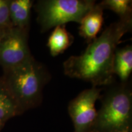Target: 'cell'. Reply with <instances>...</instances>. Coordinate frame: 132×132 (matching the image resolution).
<instances>
[{
  "instance_id": "5",
  "label": "cell",
  "mask_w": 132,
  "mask_h": 132,
  "mask_svg": "<svg viewBox=\"0 0 132 132\" xmlns=\"http://www.w3.org/2000/svg\"><path fill=\"white\" fill-rule=\"evenodd\" d=\"M28 29L13 27L0 39V65L3 70L21 65L32 57L28 45Z\"/></svg>"
},
{
  "instance_id": "6",
  "label": "cell",
  "mask_w": 132,
  "mask_h": 132,
  "mask_svg": "<svg viewBox=\"0 0 132 132\" xmlns=\"http://www.w3.org/2000/svg\"><path fill=\"white\" fill-rule=\"evenodd\" d=\"M100 89L93 86L84 90L69 103L68 111L74 132H90L97 115L95 104L100 98Z\"/></svg>"
},
{
  "instance_id": "1",
  "label": "cell",
  "mask_w": 132,
  "mask_h": 132,
  "mask_svg": "<svg viewBox=\"0 0 132 132\" xmlns=\"http://www.w3.org/2000/svg\"><path fill=\"white\" fill-rule=\"evenodd\" d=\"M131 26L132 19L112 23L89 44L82 54L72 56L64 62V73L70 78L89 82L94 87L111 84L117 46Z\"/></svg>"
},
{
  "instance_id": "11",
  "label": "cell",
  "mask_w": 132,
  "mask_h": 132,
  "mask_svg": "<svg viewBox=\"0 0 132 132\" xmlns=\"http://www.w3.org/2000/svg\"><path fill=\"white\" fill-rule=\"evenodd\" d=\"M21 114L14 97L0 77V123H4L14 116Z\"/></svg>"
},
{
  "instance_id": "16",
  "label": "cell",
  "mask_w": 132,
  "mask_h": 132,
  "mask_svg": "<svg viewBox=\"0 0 132 132\" xmlns=\"http://www.w3.org/2000/svg\"><path fill=\"white\" fill-rule=\"evenodd\" d=\"M118 132H131V131H118Z\"/></svg>"
},
{
  "instance_id": "7",
  "label": "cell",
  "mask_w": 132,
  "mask_h": 132,
  "mask_svg": "<svg viewBox=\"0 0 132 132\" xmlns=\"http://www.w3.org/2000/svg\"><path fill=\"white\" fill-rule=\"evenodd\" d=\"M103 11L100 3L95 4L80 21L79 34L89 44L97 37L101 29L103 23Z\"/></svg>"
},
{
  "instance_id": "3",
  "label": "cell",
  "mask_w": 132,
  "mask_h": 132,
  "mask_svg": "<svg viewBox=\"0 0 132 132\" xmlns=\"http://www.w3.org/2000/svg\"><path fill=\"white\" fill-rule=\"evenodd\" d=\"M131 91L123 84L104 97L90 132L131 131Z\"/></svg>"
},
{
  "instance_id": "10",
  "label": "cell",
  "mask_w": 132,
  "mask_h": 132,
  "mask_svg": "<svg viewBox=\"0 0 132 132\" xmlns=\"http://www.w3.org/2000/svg\"><path fill=\"white\" fill-rule=\"evenodd\" d=\"M73 37L65 28V25L56 26L48 40L47 46L52 56L62 53L72 45Z\"/></svg>"
},
{
  "instance_id": "13",
  "label": "cell",
  "mask_w": 132,
  "mask_h": 132,
  "mask_svg": "<svg viewBox=\"0 0 132 132\" xmlns=\"http://www.w3.org/2000/svg\"><path fill=\"white\" fill-rule=\"evenodd\" d=\"M10 0H0V28L7 30L13 27L9 15Z\"/></svg>"
},
{
  "instance_id": "4",
  "label": "cell",
  "mask_w": 132,
  "mask_h": 132,
  "mask_svg": "<svg viewBox=\"0 0 132 132\" xmlns=\"http://www.w3.org/2000/svg\"><path fill=\"white\" fill-rule=\"evenodd\" d=\"M96 3L92 0H41L36 3L37 21L42 32L69 22L80 23Z\"/></svg>"
},
{
  "instance_id": "12",
  "label": "cell",
  "mask_w": 132,
  "mask_h": 132,
  "mask_svg": "<svg viewBox=\"0 0 132 132\" xmlns=\"http://www.w3.org/2000/svg\"><path fill=\"white\" fill-rule=\"evenodd\" d=\"M131 1L130 0H104L100 3L103 9H110L119 16L120 20L131 18Z\"/></svg>"
},
{
  "instance_id": "9",
  "label": "cell",
  "mask_w": 132,
  "mask_h": 132,
  "mask_svg": "<svg viewBox=\"0 0 132 132\" xmlns=\"http://www.w3.org/2000/svg\"><path fill=\"white\" fill-rule=\"evenodd\" d=\"M132 72V47L127 45L122 48H117L113 62V73L116 75L125 84Z\"/></svg>"
},
{
  "instance_id": "15",
  "label": "cell",
  "mask_w": 132,
  "mask_h": 132,
  "mask_svg": "<svg viewBox=\"0 0 132 132\" xmlns=\"http://www.w3.org/2000/svg\"><path fill=\"white\" fill-rule=\"evenodd\" d=\"M4 123H0V130L2 129V128L3 127V126H4Z\"/></svg>"
},
{
  "instance_id": "2",
  "label": "cell",
  "mask_w": 132,
  "mask_h": 132,
  "mask_svg": "<svg viewBox=\"0 0 132 132\" xmlns=\"http://www.w3.org/2000/svg\"><path fill=\"white\" fill-rule=\"evenodd\" d=\"M2 78L23 113L40 103L43 89L50 75L45 67L32 56L18 67L4 70Z\"/></svg>"
},
{
  "instance_id": "14",
  "label": "cell",
  "mask_w": 132,
  "mask_h": 132,
  "mask_svg": "<svg viewBox=\"0 0 132 132\" xmlns=\"http://www.w3.org/2000/svg\"><path fill=\"white\" fill-rule=\"evenodd\" d=\"M6 31V30H4V29L0 28V39H1V37H2L3 35V34H4V32H5V31Z\"/></svg>"
},
{
  "instance_id": "8",
  "label": "cell",
  "mask_w": 132,
  "mask_h": 132,
  "mask_svg": "<svg viewBox=\"0 0 132 132\" xmlns=\"http://www.w3.org/2000/svg\"><path fill=\"white\" fill-rule=\"evenodd\" d=\"M32 5L31 0H10V19L14 27L29 29Z\"/></svg>"
}]
</instances>
